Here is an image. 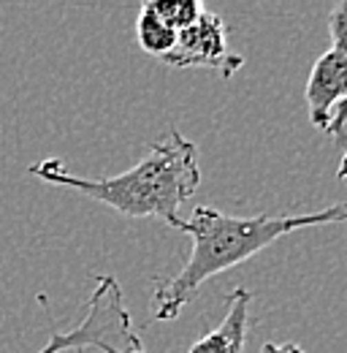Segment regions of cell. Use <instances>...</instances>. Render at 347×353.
<instances>
[{
  "label": "cell",
  "instance_id": "obj_3",
  "mask_svg": "<svg viewBox=\"0 0 347 353\" xmlns=\"http://www.w3.org/2000/svg\"><path fill=\"white\" fill-rule=\"evenodd\" d=\"M87 348L103 353H147L141 337L133 329L123 288L112 274H103L95 280V291L87 299L82 323L71 332L52 329L49 343L36 353H82Z\"/></svg>",
  "mask_w": 347,
  "mask_h": 353
},
{
  "label": "cell",
  "instance_id": "obj_8",
  "mask_svg": "<svg viewBox=\"0 0 347 353\" xmlns=\"http://www.w3.org/2000/svg\"><path fill=\"white\" fill-rule=\"evenodd\" d=\"M328 33H331V41H334L331 49H337L342 54V60L347 63V0L337 3L331 8V14H328ZM328 136H334L339 141L347 139V101L342 103V109L337 112V120H334Z\"/></svg>",
  "mask_w": 347,
  "mask_h": 353
},
{
  "label": "cell",
  "instance_id": "obj_4",
  "mask_svg": "<svg viewBox=\"0 0 347 353\" xmlns=\"http://www.w3.org/2000/svg\"><path fill=\"white\" fill-rule=\"evenodd\" d=\"M163 63L174 68H212L222 77H233L244 65V60L228 49V28L222 17L209 8L176 36V44Z\"/></svg>",
  "mask_w": 347,
  "mask_h": 353
},
{
  "label": "cell",
  "instance_id": "obj_6",
  "mask_svg": "<svg viewBox=\"0 0 347 353\" xmlns=\"http://www.w3.org/2000/svg\"><path fill=\"white\" fill-rule=\"evenodd\" d=\"M250 288H233L225 296V315L215 332L204 334L198 343L190 345L187 353H242L247 343V321H250Z\"/></svg>",
  "mask_w": 347,
  "mask_h": 353
},
{
  "label": "cell",
  "instance_id": "obj_1",
  "mask_svg": "<svg viewBox=\"0 0 347 353\" xmlns=\"http://www.w3.org/2000/svg\"><path fill=\"white\" fill-rule=\"evenodd\" d=\"M328 223H347V204H334L309 215H225L215 207H196L190 218H176L171 228L190 236V256L171 277H158L152 291L155 321H174L196 291L220 272L244 264L280 236Z\"/></svg>",
  "mask_w": 347,
  "mask_h": 353
},
{
  "label": "cell",
  "instance_id": "obj_9",
  "mask_svg": "<svg viewBox=\"0 0 347 353\" xmlns=\"http://www.w3.org/2000/svg\"><path fill=\"white\" fill-rule=\"evenodd\" d=\"M144 6L158 19H163L171 30H176V33H182L185 28H190L204 14V6L198 0H147Z\"/></svg>",
  "mask_w": 347,
  "mask_h": 353
},
{
  "label": "cell",
  "instance_id": "obj_5",
  "mask_svg": "<svg viewBox=\"0 0 347 353\" xmlns=\"http://www.w3.org/2000/svg\"><path fill=\"white\" fill-rule=\"evenodd\" d=\"M304 101H306L309 123L323 133L331 131L337 112L347 101V63L337 49H328L315 60L306 79Z\"/></svg>",
  "mask_w": 347,
  "mask_h": 353
},
{
  "label": "cell",
  "instance_id": "obj_2",
  "mask_svg": "<svg viewBox=\"0 0 347 353\" xmlns=\"http://www.w3.org/2000/svg\"><path fill=\"white\" fill-rule=\"evenodd\" d=\"M30 174L60 188L79 190L90 199L112 207L123 218H160L171 225L179 207L198 190L201 166L198 147L179 131H169L128 172L103 179L68 174L60 158H46L30 166Z\"/></svg>",
  "mask_w": 347,
  "mask_h": 353
},
{
  "label": "cell",
  "instance_id": "obj_7",
  "mask_svg": "<svg viewBox=\"0 0 347 353\" xmlns=\"http://www.w3.org/2000/svg\"><path fill=\"white\" fill-rule=\"evenodd\" d=\"M176 36H179L176 30H171L163 19H158L147 6H141L138 19H136V39H138V46L147 54L163 60L176 44Z\"/></svg>",
  "mask_w": 347,
  "mask_h": 353
},
{
  "label": "cell",
  "instance_id": "obj_10",
  "mask_svg": "<svg viewBox=\"0 0 347 353\" xmlns=\"http://www.w3.org/2000/svg\"><path fill=\"white\" fill-rule=\"evenodd\" d=\"M260 353H304L299 343H266Z\"/></svg>",
  "mask_w": 347,
  "mask_h": 353
},
{
  "label": "cell",
  "instance_id": "obj_11",
  "mask_svg": "<svg viewBox=\"0 0 347 353\" xmlns=\"http://www.w3.org/2000/svg\"><path fill=\"white\" fill-rule=\"evenodd\" d=\"M337 179L347 182V150H345V155H342V161H339V166H337Z\"/></svg>",
  "mask_w": 347,
  "mask_h": 353
}]
</instances>
